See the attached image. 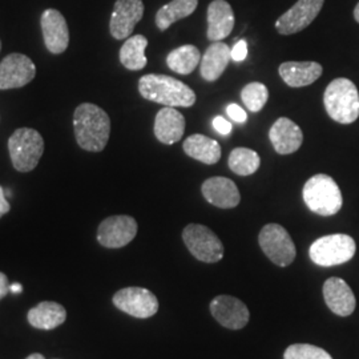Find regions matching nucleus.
<instances>
[{"instance_id": "obj_1", "label": "nucleus", "mask_w": 359, "mask_h": 359, "mask_svg": "<svg viewBox=\"0 0 359 359\" xmlns=\"http://www.w3.org/2000/svg\"><path fill=\"white\" fill-rule=\"evenodd\" d=\"M75 137L80 148L102 152L111 135V120L103 108L92 103L80 104L74 114Z\"/></svg>"}, {"instance_id": "obj_2", "label": "nucleus", "mask_w": 359, "mask_h": 359, "mask_svg": "<svg viewBox=\"0 0 359 359\" xmlns=\"http://www.w3.org/2000/svg\"><path fill=\"white\" fill-rule=\"evenodd\" d=\"M139 90L145 100L165 107L189 108L196 104V93L185 83L167 75H145L139 80Z\"/></svg>"}, {"instance_id": "obj_3", "label": "nucleus", "mask_w": 359, "mask_h": 359, "mask_svg": "<svg viewBox=\"0 0 359 359\" xmlns=\"http://www.w3.org/2000/svg\"><path fill=\"white\" fill-rule=\"evenodd\" d=\"M323 105L327 115L339 124H351L359 117V92L346 77H338L326 87Z\"/></svg>"}, {"instance_id": "obj_4", "label": "nucleus", "mask_w": 359, "mask_h": 359, "mask_svg": "<svg viewBox=\"0 0 359 359\" xmlns=\"http://www.w3.org/2000/svg\"><path fill=\"white\" fill-rule=\"evenodd\" d=\"M302 197L309 209L322 217L337 215L344 204L338 184L323 173L316 175L306 181L302 189Z\"/></svg>"}, {"instance_id": "obj_5", "label": "nucleus", "mask_w": 359, "mask_h": 359, "mask_svg": "<svg viewBox=\"0 0 359 359\" xmlns=\"http://www.w3.org/2000/svg\"><path fill=\"white\" fill-rule=\"evenodd\" d=\"M8 151L13 168L18 172H31L38 167L43 156L44 140L35 129H16L8 139Z\"/></svg>"}, {"instance_id": "obj_6", "label": "nucleus", "mask_w": 359, "mask_h": 359, "mask_svg": "<svg viewBox=\"0 0 359 359\" xmlns=\"http://www.w3.org/2000/svg\"><path fill=\"white\" fill-rule=\"evenodd\" d=\"M357 250L355 241L347 234H329L316 240L310 249L309 256L318 266H337L350 261Z\"/></svg>"}, {"instance_id": "obj_7", "label": "nucleus", "mask_w": 359, "mask_h": 359, "mask_svg": "<svg viewBox=\"0 0 359 359\" xmlns=\"http://www.w3.org/2000/svg\"><path fill=\"white\" fill-rule=\"evenodd\" d=\"M258 243L273 264L277 266H289L295 259V245L286 229L278 224H268L258 236Z\"/></svg>"}, {"instance_id": "obj_8", "label": "nucleus", "mask_w": 359, "mask_h": 359, "mask_svg": "<svg viewBox=\"0 0 359 359\" xmlns=\"http://www.w3.org/2000/svg\"><path fill=\"white\" fill-rule=\"evenodd\" d=\"M182 240L188 250L198 261L215 264L224 257V245L215 231L200 224H191L182 231Z\"/></svg>"}, {"instance_id": "obj_9", "label": "nucleus", "mask_w": 359, "mask_h": 359, "mask_svg": "<svg viewBox=\"0 0 359 359\" xmlns=\"http://www.w3.org/2000/svg\"><path fill=\"white\" fill-rule=\"evenodd\" d=\"M114 305L135 318H149L158 310L156 295L144 287H126L114 295Z\"/></svg>"}, {"instance_id": "obj_10", "label": "nucleus", "mask_w": 359, "mask_h": 359, "mask_svg": "<svg viewBox=\"0 0 359 359\" xmlns=\"http://www.w3.org/2000/svg\"><path fill=\"white\" fill-rule=\"evenodd\" d=\"M36 75L34 62L23 53H10L0 63V90L22 88Z\"/></svg>"}, {"instance_id": "obj_11", "label": "nucleus", "mask_w": 359, "mask_h": 359, "mask_svg": "<svg viewBox=\"0 0 359 359\" xmlns=\"http://www.w3.org/2000/svg\"><path fill=\"white\" fill-rule=\"evenodd\" d=\"M137 234V222L130 216L105 218L97 229V241L104 248L118 249L127 245Z\"/></svg>"}, {"instance_id": "obj_12", "label": "nucleus", "mask_w": 359, "mask_h": 359, "mask_svg": "<svg viewBox=\"0 0 359 359\" xmlns=\"http://www.w3.org/2000/svg\"><path fill=\"white\" fill-rule=\"evenodd\" d=\"M325 0H298L294 6L276 22L281 35H293L310 26L321 13Z\"/></svg>"}, {"instance_id": "obj_13", "label": "nucleus", "mask_w": 359, "mask_h": 359, "mask_svg": "<svg viewBox=\"0 0 359 359\" xmlns=\"http://www.w3.org/2000/svg\"><path fill=\"white\" fill-rule=\"evenodd\" d=\"M144 15L142 0H116L109 22L111 35L116 40L128 39Z\"/></svg>"}, {"instance_id": "obj_14", "label": "nucleus", "mask_w": 359, "mask_h": 359, "mask_svg": "<svg viewBox=\"0 0 359 359\" xmlns=\"http://www.w3.org/2000/svg\"><path fill=\"white\" fill-rule=\"evenodd\" d=\"M210 313L224 327L240 330L249 322V309L244 302L231 295H218L210 302Z\"/></svg>"}, {"instance_id": "obj_15", "label": "nucleus", "mask_w": 359, "mask_h": 359, "mask_svg": "<svg viewBox=\"0 0 359 359\" xmlns=\"http://www.w3.org/2000/svg\"><path fill=\"white\" fill-rule=\"evenodd\" d=\"M40 25L47 50L55 55L65 52L69 44V29L62 13L53 8L46 10L41 15Z\"/></svg>"}, {"instance_id": "obj_16", "label": "nucleus", "mask_w": 359, "mask_h": 359, "mask_svg": "<svg viewBox=\"0 0 359 359\" xmlns=\"http://www.w3.org/2000/svg\"><path fill=\"white\" fill-rule=\"evenodd\" d=\"M323 298L327 308L339 317H348L355 310V295L342 278L332 277L325 283Z\"/></svg>"}, {"instance_id": "obj_17", "label": "nucleus", "mask_w": 359, "mask_h": 359, "mask_svg": "<svg viewBox=\"0 0 359 359\" xmlns=\"http://www.w3.org/2000/svg\"><path fill=\"white\" fill-rule=\"evenodd\" d=\"M269 139L277 154H292L301 148L304 133L293 120L280 117L270 128Z\"/></svg>"}, {"instance_id": "obj_18", "label": "nucleus", "mask_w": 359, "mask_h": 359, "mask_svg": "<svg viewBox=\"0 0 359 359\" xmlns=\"http://www.w3.org/2000/svg\"><path fill=\"white\" fill-rule=\"evenodd\" d=\"M206 201L221 209H231L240 204L241 194L237 185L226 177H210L201 187Z\"/></svg>"}, {"instance_id": "obj_19", "label": "nucleus", "mask_w": 359, "mask_h": 359, "mask_svg": "<svg viewBox=\"0 0 359 359\" xmlns=\"http://www.w3.org/2000/svg\"><path fill=\"white\" fill-rule=\"evenodd\" d=\"M185 132V117L173 107L160 109L154 118V136L165 145H173L182 139Z\"/></svg>"}, {"instance_id": "obj_20", "label": "nucleus", "mask_w": 359, "mask_h": 359, "mask_svg": "<svg viewBox=\"0 0 359 359\" xmlns=\"http://www.w3.org/2000/svg\"><path fill=\"white\" fill-rule=\"evenodd\" d=\"M234 27V13L226 0H213L208 7V31L210 41H221L228 38Z\"/></svg>"}, {"instance_id": "obj_21", "label": "nucleus", "mask_w": 359, "mask_h": 359, "mask_svg": "<svg viewBox=\"0 0 359 359\" xmlns=\"http://www.w3.org/2000/svg\"><path fill=\"white\" fill-rule=\"evenodd\" d=\"M283 81L293 88L306 87L322 76L323 68L317 62H286L278 68Z\"/></svg>"}, {"instance_id": "obj_22", "label": "nucleus", "mask_w": 359, "mask_h": 359, "mask_svg": "<svg viewBox=\"0 0 359 359\" xmlns=\"http://www.w3.org/2000/svg\"><path fill=\"white\" fill-rule=\"evenodd\" d=\"M231 60V48L222 41H213L200 62V72L206 81H216Z\"/></svg>"}, {"instance_id": "obj_23", "label": "nucleus", "mask_w": 359, "mask_h": 359, "mask_svg": "<svg viewBox=\"0 0 359 359\" xmlns=\"http://www.w3.org/2000/svg\"><path fill=\"white\" fill-rule=\"evenodd\" d=\"M65 320L67 311L57 302H41L28 311V322L36 329L52 330L63 325Z\"/></svg>"}, {"instance_id": "obj_24", "label": "nucleus", "mask_w": 359, "mask_h": 359, "mask_svg": "<svg viewBox=\"0 0 359 359\" xmlns=\"http://www.w3.org/2000/svg\"><path fill=\"white\" fill-rule=\"evenodd\" d=\"M184 152L206 165L217 164L221 158V147L216 140L204 135H192L184 142Z\"/></svg>"}, {"instance_id": "obj_25", "label": "nucleus", "mask_w": 359, "mask_h": 359, "mask_svg": "<svg viewBox=\"0 0 359 359\" xmlns=\"http://www.w3.org/2000/svg\"><path fill=\"white\" fill-rule=\"evenodd\" d=\"M198 6V0H172L156 13V26L160 31H167L173 23L191 16Z\"/></svg>"}, {"instance_id": "obj_26", "label": "nucleus", "mask_w": 359, "mask_h": 359, "mask_svg": "<svg viewBox=\"0 0 359 359\" xmlns=\"http://www.w3.org/2000/svg\"><path fill=\"white\" fill-rule=\"evenodd\" d=\"M148 47V39L144 35L129 36L120 50V62L129 71H140L147 63L148 59L145 56V50Z\"/></svg>"}, {"instance_id": "obj_27", "label": "nucleus", "mask_w": 359, "mask_h": 359, "mask_svg": "<svg viewBox=\"0 0 359 359\" xmlns=\"http://www.w3.org/2000/svg\"><path fill=\"white\" fill-rule=\"evenodd\" d=\"M201 52L192 44L181 46L179 48L169 52L167 65L169 69L180 75H189L201 62Z\"/></svg>"}, {"instance_id": "obj_28", "label": "nucleus", "mask_w": 359, "mask_h": 359, "mask_svg": "<svg viewBox=\"0 0 359 359\" xmlns=\"http://www.w3.org/2000/svg\"><path fill=\"white\" fill-rule=\"evenodd\" d=\"M228 165L231 172L238 176H250L258 170L261 165V158L253 149L240 147L231 151Z\"/></svg>"}, {"instance_id": "obj_29", "label": "nucleus", "mask_w": 359, "mask_h": 359, "mask_svg": "<svg viewBox=\"0 0 359 359\" xmlns=\"http://www.w3.org/2000/svg\"><path fill=\"white\" fill-rule=\"evenodd\" d=\"M241 99L250 112H259L268 103L269 90L265 84L253 81L245 86L241 92Z\"/></svg>"}, {"instance_id": "obj_30", "label": "nucleus", "mask_w": 359, "mask_h": 359, "mask_svg": "<svg viewBox=\"0 0 359 359\" xmlns=\"http://www.w3.org/2000/svg\"><path fill=\"white\" fill-rule=\"evenodd\" d=\"M283 359H333L332 355L321 347L295 344L285 350Z\"/></svg>"}, {"instance_id": "obj_31", "label": "nucleus", "mask_w": 359, "mask_h": 359, "mask_svg": "<svg viewBox=\"0 0 359 359\" xmlns=\"http://www.w3.org/2000/svg\"><path fill=\"white\" fill-rule=\"evenodd\" d=\"M226 114L236 123H245L248 120V115L238 104H229L226 107Z\"/></svg>"}, {"instance_id": "obj_32", "label": "nucleus", "mask_w": 359, "mask_h": 359, "mask_svg": "<svg viewBox=\"0 0 359 359\" xmlns=\"http://www.w3.org/2000/svg\"><path fill=\"white\" fill-rule=\"evenodd\" d=\"M248 56V43L245 40H240L231 48V60L243 62Z\"/></svg>"}, {"instance_id": "obj_33", "label": "nucleus", "mask_w": 359, "mask_h": 359, "mask_svg": "<svg viewBox=\"0 0 359 359\" xmlns=\"http://www.w3.org/2000/svg\"><path fill=\"white\" fill-rule=\"evenodd\" d=\"M213 127L217 130L219 135L222 136H228L231 132V123H229L225 117L222 116H217L213 120Z\"/></svg>"}, {"instance_id": "obj_34", "label": "nucleus", "mask_w": 359, "mask_h": 359, "mask_svg": "<svg viewBox=\"0 0 359 359\" xmlns=\"http://www.w3.org/2000/svg\"><path fill=\"white\" fill-rule=\"evenodd\" d=\"M10 209H11V205L6 198L4 189L0 187V218L3 217L4 215H7L10 212Z\"/></svg>"}, {"instance_id": "obj_35", "label": "nucleus", "mask_w": 359, "mask_h": 359, "mask_svg": "<svg viewBox=\"0 0 359 359\" xmlns=\"http://www.w3.org/2000/svg\"><path fill=\"white\" fill-rule=\"evenodd\" d=\"M8 292H10L8 278H7V276L4 273L0 271V299L8 294Z\"/></svg>"}, {"instance_id": "obj_36", "label": "nucleus", "mask_w": 359, "mask_h": 359, "mask_svg": "<svg viewBox=\"0 0 359 359\" xmlns=\"http://www.w3.org/2000/svg\"><path fill=\"white\" fill-rule=\"evenodd\" d=\"M10 292L13 293V294L22 293L23 292V286L20 283H13V285H10Z\"/></svg>"}, {"instance_id": "obj_37", "label": "nucleus", "mask_w": 359, "mask_h": 359, "mask_svg": "<svg viewBox=\"0 0 359 359\" xmlns=\"http://www.w3.org/2000/svg\"><path fill=\"white\" fill-rule=\"evenodd\" d=\"M26 359H46L41 354H39V353H35V354H31V355H28Z\"/></svg>"}, {"instance_id": "obj_38", "label": "nucleus", "mask_w": 359, "mask_h": 359, "mask_svg": "<svg viewBox=\"0 0 359 359\" xmlns=\"http://www.w3.org/2000/svg\"><path fill=\"white\" fill-rule=\"evenodd\" d=\"M354 19H355V20L359 23V3L357 4L355 10H354Z\"/></svg>"}, {"instance_id": "obj_39", "label": "nucleus", "mask_w": 359, "mask_h": 359, "mask_svg": "<svg viewBox=\"0 0 359 359\" xmlns=\"http://www.w3.org/2000/svg\"><path fill=\"white\" fill-rule=\"evenodd\" d=\"M0 50H1V41H0Z\"/></svg>"}]
</instances>
